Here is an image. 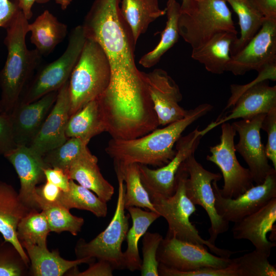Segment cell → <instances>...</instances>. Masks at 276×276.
<instances>
[{"label": "cell", "mask_w": 276, "mask_h": 276, "mask_svg": "<svg viewBox=\"0 0 276 276\" xmlns=\"http://www.w3.org/2000/svg\"><path fill=\"white\" fill-rule=\"evenodd\" d=\"M143 260L140 269L142 276H158L159 262L157 251L163 239L158 233L146 232L143 236Z\"/></svg>", "instance_id": "cell-38"}, {"label": "cell", "mask_w": 276, "mask_h": 276, "mask_svg": "<svg viewBox=\"0 0 276 276\" xmlns=\"http://www.w3.org/2000/svg\"><path fill=\"white\" fill-rule=\"evenodd\" d=\"M118 196L115 212L106 228L88 242L80 239L75 247L77 259L95 258L109 263L113 270L125 269L122 245L129 229L128 214H125V186L122 178L117 175Z\"/></svg>", "instance_id": "cell-6"}, {"label": "cell", "mask_w": 276, "mask_h": 276, "mask_svg": "<svg viewBox=\"0 0 276 276\" xmlns=\"http://www.w3.org/2000/svg\"><path fill=\"white\" fill-rule=\"evenodd\" d=\"M110 68L100 44L87 38L68 80L70 116L97 99L107 88Z\"/></svg>", "instance_id": "cell-4"}, {"label": "cell", "mask_w": 276, "mask_h": 276, "mask_svg": "<svg viewBox=\"0 0 276 276\" xmlns=\"http://www.w3.org/2000/svg\"><path fill=\"white\" fill-rule=\"evenodd\" d=\"M105 131L106 125L98 101L95 99L70 116L65 135L67 139L76 137L89 142L92 137Z\"/></svg>", "instance_id": "cell-28"}, {"label": "cell", "mask_w": 276, "mask_h": 276, "mask_svg": "<svg viewBox=\"0 0 276 276\" xmlns=\"http://www.w3.org/2000/svg\"><path fill=\"white\" fill-rule=\"evenodd\" d=\"M269 256L255 249L236 258L232 259L238 276H275V266L271 264Z\"/></svg>", "instance_id": "cell-35"}, {"label": "cell", "mask_w": 276, "mask_h": 276, "mask_svg": "<svg viewBox=\"0 0 276 276\" xmlns=\"http://www.w3.org/2000/svg\"><path fill=\"white\" fill-rule=\"evenodd\" d=\"M265 114L242 119L232 124L239 136L238 143L235 145L236 152L247 164L256 185L262 183L267 176L275 170L269 164L265 147L261 140V127Z\"/></svg>", "instance_id": "cell-15"}, {"label": "cell", "mask_w": 276, "mask_h": 276, "mask_svg": "<svg viewBox=\"0 0 276 276\" xmlns=\"http://www.w3.org/2000/svg\"><path fill=\"white\" fill-rule=\"evenodd\" d=\"M67 174L70 179L95 193L102 200L106 202L111 200L114 187L104 178L98 166L97 157L90 151L75 160Z\"/></svg>", "instance_id": "cell-24"}, {"label": "cell", "mask_w": 276, "mask_h": 276, "mask_svg": "<svg viewBox=\"0 0 276 276\" xmlns=\"http://www.w3.org/2000/svg\"><path fill=\"white\" fill-rule=\"evenodd\" d=\"M55 1L60 6L63 10H64L70 5L72 0H55Z\"/></svg>", "instance_id": "cell-48"}, {"label": "cell", "mask_w": 276, "mask_h": 276, "mask_svg": "<svg viewBox=\"0 0 276 276\" xmlns=\"http://www.w3.org/2000/svg\"><path fill=\"white\" fill-rule=\"evenodd\" d=\"M86 39L83 26L75 27L70 34L64 53L56 60L40 68L34 75L18 103H30L51 92L58 90L68 81Z\"/></svg>", "instance_id": "cell-7"}, {"label": "cell", "mask_w": 276, "mask_h": 276, "mask_svg": "<svg viewBox=\"0 0 276 276\" xmlns=\"http://www.w3.org/2000/svg\"><path fill=\"white\" fill-rule=\"evenodd\" d=\"M63 191L55 185L45 181L35 190V201L40 211L44 208L61 204Z\"/></svg>", "instance_id": "cell-41"}, {"label": "cell", "mask_w": 276, "mask_h": 276, "mask_svg": "<svg viewBox=\"0 0 276 276\" xmlns=\"http://www.w3.org/2000/svg\"><path fill=\"white\" fill-rule=\"evenodd\" d=\"M276 221V197L257 212L234 222L231 231L234 239L249 241L255 249L270 256L275 242L269 241L267 234Z\"/></svg>", "instance_id": "cell-20"}, {"label": "cell", "mask_w": 276, "mask_h": 276, "mask_svg": "<svg viewBox=\"0 0 276 276\" xmlns=\"http://www.w3.org/2000/svg\"><path fill=\"white\" fill-rule=\"evenodd\" d=\"M88 143L79 138H68L61 145L46 153L43 160L48 168H58L67 173L75 160L90 151Z\"/></svg>", "instance_id": "cell-34"}, {"label": "cell", "mask_w": 276, "mask_h": 276, "mask_svg": "<svg viewBox=\"0 0 276 276\" xmlns=\"http://www.w3.org/2000/svg\"><path fill=\"white\" fill-rule=\"evenodd\" d=\"M183 164L188 174L185 183L186 194L194 205L201 206L207 213L211 222L208 240L215 245L218 236L227 232L229 228V222L224 221L217 213L212 187V182L219 181L222 175L204 169L195 159L194 154L189 156Z\"/></svg>", "instance_id": "cell-10"}, {"label": "cell", "mask_w": 276, "mask_h": 276, "mask_svg": "<svg viewBox=\"0 0 276 276\" xmlns=\"http://www.w3.org/2000/svg\"><path fill=\"white\" fill-rule=\"evenodd\" d=\"M213 108L208 103L200 104L189 110L183 119L139 137L127 140L111 138L105 152L115 162L163 167L174 157L176 150L174 146L182 132Z\"/></svg>", "instance_id": "cell-1"}, {"label": "cell", "mask_w": 276, "mask_h": 276, "mask_svg": "<svg viewBox=\"0 0 276 276\" xmlns=\"http://www.w3.org/2000/svg\"><path fill=\"white\" fill-rule=\"evenodd\" d=\"M276 65V20L264 19L257 34L231 56L226 72L236 76L255 70L258 73Z\"/></svg>", "instance_id": "cell-12"}, {"label": "cell", "mask_w": 276, "mask_h": 276, "mask_svg": "<svg viewBox=\"0 0 276 276\" xmlns=\"http://www.w3.org/2000/svg\"><path fill=\"white\" fill-rule=\"evenodd\" d=\"M182 3L180 6L183 7L187 5L191 0H181Z\"/></svg>", "instance_id": "cell-49"}, {"label": "cell", "mask_w": 276, "mask_h": 276, "mask_svg": "<svg viewBox=\"0 0 276 276\" xmlns=\"http://www.w3.org/2000/svg\"><path fill=\"white\" fill-rule=\"evenodd\" d=\"M28 20L19 9L5 28L4 44L7 49L6 62L0 71V113L10 114L39 66L41 55L26 43Z\"/></svg>", "instance_id": "cell-2"}, {"label": "cell", "mask_w": 276, "mask_h": 276, "mask_svg": "<svg viewBox=\"0 0 276 276\" xmlns=\"http://www.w3.org/2000/svg\"><path fill=\"white\" fill-rule=\"evenodd\" d=\"M19 9L16 2L0 0V27L5 28Z\"/></svg>", "instance_id": "cell-46"}, {"label": "cell", "mask_w": 276, "mask_h": 276, "mask_svg": "<svg viewBox=\"0 0 276 276\" xmlns=\"http://www.w3.org/2000/svg\"><path fill=\"white\" fill-rule=\"evenodd\" d=\"M266 77H260L245 86L232 84V96L225 109L233 108L225 114H220L216 121L200 130L203 136L215 127L231 120L245 119L259 114H266L276 108V86H270Z\"/></svg>", "instance_id": "cell-8"}, {"label": "cell", "mask_w": 276, "mask_h": 276, "mask_svg": "<svg viewBox=\"0 0 276 276\" xmlns=\"http://www.w3.org/2000/svg\"><path fill=\"white\" fill-rule=\"evenodd\" d=\"M50 0H15L18 8L22 12L25 17L29 20L33 15L32 8L35 3L45 4Z\"/></svg>", "instance_id": "cell-47"}, {"label": "cell", "mask_w": 276, "mask_h": 276, "mask_svg": "<svg viewBox=\"0 0 276 276\" xmlns=\"http://www.w3.org/2000/svg\"><path fill=\"white\" fill-rule=\"evenodd\" d=\"M30 41L41 56L51 53L65 38L67 26L46 10L29 25Z\"/></svg>", "instance_id": "cell-26"}, {"label": "cell", "mask_w": 276, "mask_h": 276, "mask_svg": "<svg viewBox=\"0 0 276 276\" xmlns=\"http://www.w3.org/2000/svg\"><path fill=\"white\" fill-rule=\"evenodd\" d=\"M159 263L180 271H191L202 267L225 268L230 258H223L208 251L206 246L182 241L166 235L157 251Z\"/></svg>", "instance_id": "cell-11"}, {"label": "cell", "mask_w": 276, "mask_h": 276, "mask_svg": "<svg viewBox=\"0 0 276 276\" xmlns=\"http://www.w3.org/2000/svg\"><path fill=\"white\" fill-rule=\"evenodd\" d=\"M261 129L267 133L265 153L276 170V108L266 113L262 122Z\"/></svg>", "instance_id": "cell-40"}, {"label": "cell", "mask_w": 276, "mask_h": 276, "mask_svg": "<svg viewBox=\"0 0 276 276\" xmlns=\"http://www.w3.org/2000/svg\"><path fill=\"white\" fill-rule=\"evenodd\" d=\"M158 276H238L235 266L232 262L225 268L202 267L191 271H180L159 263Z\"/></svg>", "instance_id": "cell-39"}, {"label": "cell", "mask_w": 276, "mask_h": 276, "mask_svg": "<svg viewBox=\"0 0 276 276\" xmlns=\"http://www.w3.org/2000/svg\"><path fill=\"white\" fill-rule=\"evenodd\" d=\"M218 181L212 182L215 206L218 214L227 222H236L257 212L276 197V170L269 174L260 184L253 186L235 198L223 197Z\"/></svg>", "instance_id": "cell-13"}, {"label": "cell", "mask_w": 276, "mask_h": 276, "mask_svg": "<svg viewBox=\"0 0 276 276\" xmlns=\"http://www.w3.org/2000/svg\"><path fill=\"white\" fill-rule=\"evenodd\" d=\"M10 185L0 180V234L11 243L29 265V257L17 239L16 230L20 221L31 211Z\"/></svg>", "instance_id": "cell-21"}, {"label": "cell", "mask_w": 276, "mask_h": 276, "mask_svg": "<svg viewBox=\"0 0 276 276\" xmlns=\"http://www.w3.org/2000/svg\"><path fill=\"white\" fill-rule=\"evenodd\" d=\"M165 10L167 20L165 28L162 32L159 42L152 51L143 55L139 61V63L144 67L150 68L155 65L178 40V20L180 5L176 0H168Z\"/></svg>", "instance_id": "cell-30"}, {"label": "cell", "mask_w": 276, "mask_h": 276, "mask_svg": "<svg viewBox=\"0 0 276 276\" xmlns=\"http://www.w3.org/2000/svg\"><path fill=\"white\" fill-rule=\"evenodd\" d=\"M264 19L276 20V0H249Z\"/></svg>", "instance_id": "cell-45"}, {"label": "cell", "mask_w": 276, "mask_h": 276, "mask_svg": "<svg viewBox=\"0 0 276 276\" xmlns=\"http://www.w3.org/2000/svg\"><path fill=\"white\" fill-rule=\"evenodd\" d=\"M41 211L45 215L51 232L59 234L67 231L77 236L84 222L83 218L72 215L61 204L49 206Z\"/></svg>", "instance_id": "cell-36"}, {"label": "cell", "mask_w": 276, "mask_h": 276, "mask_svg": "<svg viewBox=\"0 0 276 276\" xmlns=\"http://www.w3.org/2000/svg\"><path fill=\"white\" fill-rule=\"evenodd\" d=\"M143 76L159 126H166L187 115L189 110L179 104L182 99L179 87L167 72L156 68L143 72Z\"/></svg>", "instance_id": "cell-16"}, {"label": "cell", "mask_w": 276, "mask_h": 276, "mask_svg": "<svg viewBox=\"0 0 276 276\" xmlns=\"http://www.w3.org/2000/svg\"><path fill=\"white\" fill-rule=\"evenodd\" d=\"M178 28L179 36L192 49L220 32L237 34L232 12L224 0H191L180 6Z\"/></svg>", "instance_id": "cell-5"}, {"label": "cell", "mask_w": 276, "mask_h": 276, "mask_svg": "<svg viewBox=\"0 0 276 276\" xmlns=\"http://www.w3.org/2000/svg\"><path fill=\"white\" fill-rule=\"evenodd\" d=\"M76 267L73 268L72 271L70 270V274L68 275L112 276L113 275V270H114L109 263L102 260H98L97 263L94 262L89 264L88 268L82 272L76 269Z\"/></svg>", "instance_id": "cell-43"}, {"label": "cell", "mask_w": 276, "mask_h": 276, "mask_svg": "<svg viewBox=\"0 0 276 276\" xmlns=\"http://www.w3.org/2000/svg\"><path fill=\"white\" fill-rule=\"evenodd\" d=\"M58 90L30 103H18L9 114L16 147L31 144L54 105Z\"/></svg>", "instance_id": "cell-17"}, {"label": "cell", "mask_w": 276, "mask_h": 276, "mask_svg": "<svg viewBox=\"0 0 276 276\" xmlns=\"http://www.w3.org/2000/svg\"><path fill=\"white\" fill-rule=\"evenodd\" d=\"M61 204L68 210L77 209L89 211L99 218L105 217L107 214V202L72 179L70 181L68 191L62 192Z\"/></svg>", "instance_id": "cell-32"}, {"label": "cell", "mask_w": 276, "mask_h": 276, "mask_svg": "<svg viewBox=\"0 0 276 276\" xmlns=\"http://www.w3.org/2000/svg\"><path fill=\"white\" fill-rule=\"evenodd\" d=\"M50 232L43 211L33 210L19 222L16 235L20 244L26 243L45 247Z\"/></svg>", "instance_id": "cell-33"}, {"label": "cell", "mask_w": 276, "mask_h": 276, "mask_svg": "<svg viewBox=\"0 0 276 276\" xmlns=\"http://www.w3.org/2000/svg\"><path fill=\"white\" fill-rule=\"evenodd\" d=\"M4 156L11 163L18 175L20 199L30 209L40 211L35 201V190L37 185L45 178L43 170L48 168L42 156L27 146H17Z\"/></svg>", "instance_id": "cell-19"}, {"label": "cell", "mask_w": 276, "mask_h": 276, "mask_svg": "<svg viewBox=\"0 0 276 276\" xmlns=\"http://www.w3.org/2000/svg\"><path fill=\"white\" fill-rule=\"evenodd\" d=\"M188 176L183 162L176 176V188L172 195L166 196L148 192L156 212L168 223V230L166 235L182 241L206 246L217 256L230 258L236 252L220 248L208 240L203 239L195 225L190 222V217L196 211V208L186 193L185 183Z\"/></svg>", "instance_id": "cell-3"}, {"label": "cell", "mask_w": 276, "mask_h": 276, "mask_svg": "<svg viewBox=\"0 0 276 276\" xmlns=\"http://www.w3.org/2000/svg\"><path fill=\"white\" fill-rule=\"evenodd\" d=\"M198 128L180 137L175 144L174 157L165 166L152 169L146 165L139 164L141 179L147 192L166 196L174 194L176 176L180 166L189 156L194 154L203 137Z\"/></svg>", "instance_id": "cell-14"}, {"label": "cell", "mask_w": 276, "mask_h": 276, "mask_svg": "<svg viewBox=\"0 0 276 276\" xmlns=\"http://www.w3.org/2000/svg\"><path fill=\"white\" fill-rule=\"evenodd\" d=\"M16 147L10 114L0 113V154L4 155Z\"/></svg>", "instance_id": "cell-42"}, {"label": "cell", "mask_w": 276, "mask_h": 276, "mask_svg": "<svg viewBox=\"0 0 276 276\" xmlns=\"http://www.w3.org/2000/svg\"><path fill=\"white\" fill-rule=\"evenodd\" d=\"M228 2L239 19L240 35L233 43L231 56L237 53L257 34L264 17L255 9L249 0H224Z\"/></svg>", "instance_id": "cell-31"}, {"label": "cell", "mask_w": 276, "mask_h": 276, "mask_svg": "<svg viewBox=\"0 0 276 276\" xmlns=\"http://www.w3.org/2000/svg\"><path fill=\"white\" fill-rule=\"evenodd\" d=\"M43 172L47 181L57 186L63 192L68 191L71 179L63 170L48 167L44 168Z\"/></svg>", "instance_id": "cell-44"}, {"label": "cell", "mask_w": 276, "mask_h": 276, "mask_svg": "<svg viewBox=\"0 0 276 276\" xmlns=\"http://www.w3.org/2000/svg\"><path fill=\"white\" fill-rule=\"evenodd\" d=\"M70 99L67 81L59 89L54 105L37 135L29 146L33 151L43 156L46 153L60 146L67 140L65 129L70 116Z\"/></svg>", "instance_id": "cell-18"}, {"label": "cell", "mask_w": 276, "mask_h": 276, "mask_svg": "<svg viewBox=\"0 0 276 276\" xmlns=\"http://www.w3.org/2000/svg\"><path fill=\"white\" fill-rule=\"evenodd\" d=\"M126 210L132 219V224L126 237L127 248L123 252L124 265L125 269L135 271L140 270L142 265L138 248L139 240L152 223L160 216L156 212L144 211L136 206H130Z\"/></svg>", "instance_id": "cell-27"}, {"label": "cell", "mask_w": 276, "mask_h": 276, "mask_svg": "<svg viewBox=\"0 0 276 276\" xmlns=\"http://www.w3.org/2000/svg\"><path fill=\"white\" fill-rule=\"evenodd\" d=\"M237 38V34L232 32L217 33L201 46L193 49L191 57L203 64L209 72L221 74L226 72L231 47Z\"/></svg>", "instance_id": "cell-23"}, {"label": "cell", "mask_w": 276, "mask_h": 276, "mask_svg": "<svg viewBox=\"0 0 276 276\" xmlns=\"http://www.w3.org/2000/svg\"><path fill=\"white\" fill-rule=\"evenodd\" d=\"M30 262V273L34 276H61L82 263L90 264L95 258H84L70 261L62 258L58 250L50 251L47 247L22 243Z\"/></svg>", "instance_id": "cell-22"}, {"label": "cell", "mask_w": 276, "mask_h": 276, "mask_svg": "<svg viewBox=\"0 0 276 276\" xmlns=\"http://www.w3.org/2000/svg\"><path fill=\"white\" fill-rule=\"evenodd\" d=\"M120 2L121 16L135 45L150 24L166 14L165 9L159 7L158 0H120Z\"/></svg>", "instance_id": "cell-25"}, {"label": "cell", "mask_w": 276, "mask_h": 276, "mask_svg": "<svg viewBox=\"0 0 276 276\" xmlns=\"http://www.w3.org/2000/svg\"><path fill=\"white\" fill-rule=\"evenodd\" d=\"M29 269L15 247L0 238V276H23Z\"/></svg>", "instance_id": "cell-37"}, {"label": "cell", "mask_w": 276, "mask_h": 276, "mask_svg": "<svg viewBox=\"0 0 276 276\" xmlns=\"http://www.w3.org/2000/svg\"><path fill=\"white\" fill-rule=\"evenodd\" d=\"M116 175H120L125 182L124 206H136L156 212L140 176L139 164H122L113 162ZM157 213V212H156Z\"/></svg>", "instance_id": "cell-29"}, {"label": "cell", "mask_w": 276, "mask_h": 276, "mask_svg": "<svg viewBox=\"0 0 276 276\" xmlns=\"http://www.w3.org/2000/svg\"><path fill=\"white\" fill-rule=\"evenodd\" d=\"M221 126L220 143L210 147L211 155L206 158L222 172L224 185L222 188H219L221 195L235 198L254 186V181L249 170L242 167L237 158L234 143L237 132L234 127L227 122Z\"/></svg>", "instance_id": "cell-9"}]
</instances>
